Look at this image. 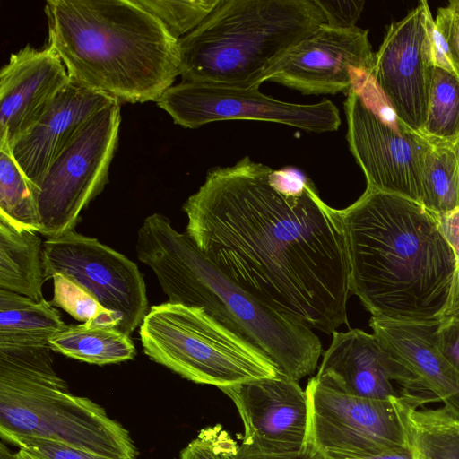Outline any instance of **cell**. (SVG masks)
<instances>
[{
    "label": "cell",
    "mask_w": 459,
    "mask_h": 459,
    "mask_svg": "<svg viewBox=\"0 0 459 459\" xmlns=\"http://www.w3.org/2000/svg\"><path fill=\"white\" fill-rule=\"evenodd\" d=\"M248 156L210 170L183 204L186 234L246 292L303 325L333 333L347 323L350 264L343 223L309 180L277 187Z\"/></svg>",
    "instance_id": "1"
},
{
    "label": "cell",
    "mask_w": 459,
    "mask_h": 459,
    "mask_svg": "<svg viewBox=\"0 0 459 459\" xmlns=\"http://www.w3.org/2000/svg\"><path fill=\"white\" fill-rule=\"evenodd\" d=\"M339 212L351 292L365 308L374 316L402 321L443 317L456 258L437 215L418 202L369 187Z\"/></svg>",
    "instance_id": "2"
},
{
    "label": "cell",
    "mask_w": 459,
    "mask_h": 459,
    "mask_svg": "<svg viewBox=\"0 0 459 459\" xmlns=\"http://www.w3.org/2000/svg\"><path fill=\"white\" fill-rule=\"evenodd\" d=\"M48 42L69 79L119 103L157 101L179 75L178 39L133 0H48Z\"/></svg>",
    "instance_id": "3"
},
{
    "label": "cell",
    "mask_w": 459,
    "mask_h": 459,
    "mask_svg": "<svg viewBox=\"0 0 459 459\" xmlns=\"http://www.w3.org/2000/svg\"><path fill=\"white\" fill-rule=\"evenodd\" d=\"M135 252L153 271L169 302L204 308L297 381L314 373L322 353L314 331L246 292L168 217L156 212L143 221Z\"/></svg>",
    "instance_id": "4"
},
{
    "label": "cell",
    "mask_w": 459,
    "mask_h": 459,
    "mask_svg": "<svg viewBox=\"0 0 459 459\" xmlns=\"http://www.w3.org/2000/svg\"><path fill=\"white\" fill-rule=\"evenodd\" d=\"M325 23L316 0H221L178 39L182 81L261 85L267 72Z\"/></svg>",
    "instance_id": "5"
},
{
    "label": "cell",
    "mask_w": 459,
    "mask_h": 459,
    "mask_svg": "<svg viewBox=\"0 0 459 459\" xmlns=\"http://www.w3.org/2000/svg\"><path fill=\"white\" fill-rule=\"evenodd\" d=\"M144 353L184 378L219 389L282 371L258 348L204 308L154 305L139 330Z\"/></svg>",
    "instance_id": "6"
},
{
    "label": "cell",
    "mask_w": 459,
    "mask_h": 459,
    "mask_svg": "<svg viewBox=\"0 0 459 459\" xmlns=\"http://www.w3.org/2000/svg\"><path fill=\"white\" fill-rule=\"evenodd\" d=\"M0 434L52 440L117 459H135L129 431L65 382L0 381Z\"/></svg>",
    "instance_id": "7"
},
{
    "label": "cell",
    "mask_w": 459,
    "mask_h": 459,
    "mask_svg": "<svg viewBox=\"0 0 459 459\" xmlns=\"http://www.w3.org/2000/svg\"><path fill=\"white\" fill-rule=\"evenodd\" d=\"M305 391L308 424L304 450L312 459H361L408 448L406 406L435 401L411 392L387 400L363 398L345 391L328 374L317 373Z\"/></svg>",
    "instance_id": "8"
},
{
    "label": "cell",
    "mask_w": 459,
    "mask_h": 459,
    "mask_svg": "<svg viewBox=\"0 0 459 459\" xmlns=\"http://www.w3.org/2000/svg\"><path fill=\"white\" fill-rule=\"evenodd\" d=\"M120 121L119 102L92 115L31 182L41 235L54 238L74 230L82 209L101 193L117 148Z\"/></svg>",
    "instance_id": "9"
},
{
    "label": "cell",
    "mask_w": 459,
    "mask_h": 459,
    "mask_svg": "<svg viewBox=\"0 0 459 459\" xmlns=\"http://www.w3.org/2000/svg\"><path fill=\"white\" fill-rule=\"evenodd\" d=\"M344 112L346 138L367 187L421 204L424 160L432 143L401 122L381 92L374 104L354 86Z\"/></svg>",
    "instance_id": "10"
},
{
    "label": "cell",
    "mask_w": 459,
    "mask_h": 459,
    "mask_svg": "<svg viewBox=\"0 0 459 459\" xmlns=\"http://www.w3.org/2000/svg\"><path fill=\"white\" fill-rule=\"evenodd\" d=\"M259 86L181 81L168 88L156 102L175 124L187 128L224 120L273 122L317 134L339 128L340 112L331 100L287 102L264 94Z\"/></svg>",
    "instance_id": "11"
},
{
    "label": "cell",
    "mask_w": 459,
    "mask_h": 459,
    "mask_svg": "<svg viewBox=\"0 0 459 459\" xmlns=\"http://www.w3.org/2000/svg\"><path fill=\"white\" fill-rule=\"evenodd\" d=\"M45 280L56 273L72 278L119 319L127 335L139 326L148 309L143 275L135 263L97 238L74 230L43 242Z\"/></svg>",
    "instance_id": "12"
},
{
    "label": "cell",
    "mask_w": 459,
    "mask_h": 459,
    "mask_svg": "<svg viewBox=\"0 0 459 459\" xmlns=\"http://www.w3.org/2000/svg\"><path fill=\"white\" fill-rule=\"evenodd\" d=\"M429 12L428 2L420 1L387 27L369 73L395 117L420 134L435 70L427 28Z\"/></svg>",
    "instance_id": "13"
},
{
    "label": "cell",
    "mask_w": 459,
    "mask_h": 459,
    "mask_svg": "<svg viewBox=\"0 0 459 459\" xmlns=\"http://www.w3.org/2000/svg\"><path fill=\"white\" fill-rule=\"evenodd\" d=\"M374 56L368 30L323 23L276 63L263 82H277L306 95L348 93L359 74H369Z\"/></svg>",
    "instance_id": "14"
},
{
    "label": "cell",
    "mask_w": 459,
    "mask_h": 459,
    "mask_svg": "<svg viewBox=\"0 0 459 459\" xmlns=\"http://www.w3.org/2000/svg\"><path fill=\"white\" fill-rule=\"evenodd\" d=\"M221 390L232 400L243 421L239 450L263 455L304 451L308 402L297 380L281 372Z\"/></svg>",
    "instance_id": "15"
},
{
    "label": "cell",
    "mask_w": 459,
    "mask_h": 459,
    "mask_svg": "<svg viewBox=\"0 0 459 459\" xmlns=\"http://www.w3.org/2000/svg\"><path fill=\"white\" fill-rule=\"evenodd\" d=\"M317 374H328L345 391L363 398L387 400L411 390L429 394L374 333L359 329L333 333Z\"/></svg>",
    "instance_id": "16"
},
{
    "label": "cell",
    "mask_w": 459,
    "mask_h": 459,
    "mask_svg": "<svg viewBox=\"0 0 459 459\" xmlns=\"http://www.w3.org/2000/svg\"><path fill=\"white\" fill-rule=\"evenodd\" d=\"M69 82L62 60L48 46L27 45L12 54L0 72V146L10 148L23 135Z\"/></svg>",
    "instance_id": "17"
},
{
    "label": "cell",
    "mask_w": 459,
    "mask_h": 459,
    "mask_svg": "<svg viewBox=\"0 0 459 459\" xmlns=\"http://www.w3.org/2000/svg\"><path fill=\"white\" fill-rule=\"evenodd\" d=\"M116 102L70 81L39 119L12 144L13 159L25 176L35 181L92 115Z\"/></svg>",
    "instance_id": "18"
},
{
    "label": "cell",
    "mask_w": 459,
    "mask_h": 459,
    "mask_svg": "<svg viewBox=\"0 0 459 459\" xmlns=\"http://www.w3.org/2000/svg\"><path fill=\"white\" fill-rule=\"evenodd\" d=\"M441 318L402 321L371 316L369 325L379 341L419 377L426 391L459 416V374L435 343Z\"/></svg>",
    "instance_id": "19"
},
{
    "label": "cell",
    "mask_w": 459,
    "mask_h": 459,
    "mask_svg": "<svg viewBox=\"0 0 459 459\" xmlns=\"http://www.w3.org/2000/svg\"><path fill=\"white\" fill-rule=\"evenodd\" d=\"M43 243L36 232L17 229L0 218V289L44 299Z\"/></svg>",
    "instance_id": "20"
},
{
    "label": "cell",
    "mask_w": 459,
    "mask_h": 459,
    "mask_svg": "<svg viewBox=\"0 0 459 459\" xmlns=\"http://www.w3.org/2000/svg\"><path fill=\"white\" fill-rule=\"evenodd\" d=\"M52 351L90 364L106 365L134 359L130 336L115 326L93 322L67 325L48 339Z\"/></svg>",
    "instance_id": "21"
},
{
    "label": "cell",
    "mask_w": 459,
    "mask_h": 459,
    "mask_svg": "<svg viewBox=\"0 0 459 459\" xmlns=\"http://www.w3.org/2000/svg\"><path fill=\"white\" fill-rule=\"evenodd\" d=\"M426 402L409 403L403 413L412 459H459V416L446 406L417 410Z\"/></svg>",
    "instance_id": "22"
},
{
    "label": "cell",
    "mask_w": 459,
    "mask_h": 459,
    "mask_svg": "<svg viewBox=\"0 0 459 459\" xmlns=\"http://www.w3.org/2000/svg\"><path fill=\"white\" fill-rule=\"evenodd\" d=\"M66 326L59 312L45 299L37 302L0 289V340L48 343L51 336Z\"/></svg>",
    "instance_id": "23"
},
{
    "label": "cell",
    "mask_w": 459,
    "mask_h": 459,
    "mask_svg": "<svg viewBox=\"0 0 459 459\" xmlns=\"http://www.w3.org/2000/svg\"><path fill=\"white\" fill-rule=\"evenodd\" d=\"M0 218L17 229L40 231L33 185L6 146H0Z\"/></svg>",
    "instance_id": "24"
},
{
    "label": "cell",
    "mask_w": 459,
    "mask_h": 459,
    "mask_svg": "<svg viewBox=\"0 0 459 459\" xmlns=\"http://www.w3.org/2000/svg\"><path fill=\"white\" fill-rule=\"evenodd\" d=\"M421 204L435 214L459 207V167L449 143H432L425 157Z\"/></svg>",
    "instance_id": "25"
},
{
    "label": "cell",
    "mask_w": 459,
    "mask_h": 459,
    "mask_svg": "<svg viewBox=\"0 0 459 459\" xmlns=\"http://www.w3.org/2000/svg\"><path fill=\"white\" fill-rule=\"evenodd\" d=\"M420 134L431 143H453L459 138V79L435 68L425 123Z\"/></svg>",
    "instance_id": "26"
},
{
    "label": "cell",
    "mask_w": 459,
    "mask_h": 459,
    "mask_svg": "<svg viewBox=\"0 0 459 459\" xmlns=\"http://www.w3.org/2000/svg\"><path fill=\"white\" fill-rule=\"evenodd\" d=\"M54 295L49 301L72 317L83 323L93 322L104 325L118 327V317L106 309L95 296L82 285L63 273L53 277Z\"/></svg>",
    "instance_id": "27"
},
{
    "label": "cell",
    "mask_w": 459,
    "mask_h": 459,
    "mask_svg": "<svg viewBox=\"0 0 459 459\" xmlns=\"http://www.w3.org/2000/svg\"><path fill=\"white\" fill-rule=\"evenodd\" d=\"M133 1L156 17L177 39L194 30L221 2V0Z\"/></svg>",
    "instance_id": "28"
},
{
    "label": "cell",
    "mask_w": 459,
    "mask_h": 459,
    "mask_svg": "<svg viewBox=\"0 0 459 459\" xmlns=\"http://www.w3.org/2000/svg\"><path fill=\"white\" fill-rule=\"evenodd\" d=\"M219 424L203 429L181 452L180 459H229L238 447Z\"/></svg>",
    "instance_id": "29"
},
{
    "label": "cell",
    "mask_w": 459,
    "mask_h": 459,
    "mask_svg": "<svg viewBox=\"0 0 459 459\" xmlns=\"http://www.w3.org/2000/svg\"><path fill=\"white\" fill-rule=\"evenodd\" d=\"M2 439L41 459H117L37 437L0 434Z\"/></svg>",
    "instance_id": "30"
},
{
    "label": "cell",
    "mask_w": 459,
    "mask_h": 459,
    "mask_svg": "<svg viewBox=\"0 0 459 459\" xmlns=\"http://www.w3.org/2000/svg\"><path fill=\"white\" fill-rule=\"evenodd\" d=\"M435 24L459 79V0H451L440 7Z\"/></svg>",
    "instance_id": "31"
},
{
    "label": "cell",
    "mask_w": 459,
    "mask_h": 459,
    "mask_svg": "<svg viewBox=\"0 0 459 459\" xmlns=\"http://www.w3.org/2000/svg\"><path fill=\"white\" fill-rule=\"evenodd\" d=\"M324 16L325 23L335 28H351L363 11L365 1H323L316 0Z\"/></svg>",
    "instance_id": "32"
},
{
    "label": "cell",
    "mask_w": 459,
    "mask_h": 459,
    "mask_svg": "<svg viewBox=\"0 0 459 459\" xmlns=\"http://www.w3.org/2000/svg\"><path fill=\"white\" fill-rule=\"evenodd\" d=\"M435 343L444 359L459 374V318L443 316L436 332Z\"/></svg>",
    "instance_id": "33"
},
{
    "label": "cell",
    "mask_w": 459,
    "mask_h": 459,
    "mask_svg": "<svg viewBox=\"0 0 459 459\" xmlns=\"http://www.w3.org/2000/svg\"><path fill=\"white\" fill-rule=\"evenodd\" d=\"M436 215L439 227L452 247L456 258V273L449 308L459 301V207L447 213Z\"/></svg>",
    "instance_id": "34"
},
{
    "label": "cell",
    "mask_w": 459,
    "mask_h": 459,
    "mask_svg": "<svg viewBox=\"0 0 459 459\" xmlns=\"http://www.w3.org/2000/svg\"><path fill=\"white\" fill-rule=\"evenodd\" d=\"M229 459H312L304 450L299 453H289L279 455H263L250 454L238 449V446L233 451Z\"/></svg>",
    "instance_id": "35"
},
{
    "label": "cell",
    "mask_w": 459,
    "mask_h": 459,
    "mask_svg": "<svg viewBox=\"0 0 459 459\" xmlns=\"http://www.w3.org/2000/svg\"><path fill=\"white\" fill-rule=\"evenodd\" d=\"M361 459H412V454L411 448L408 447Z\"/></svg>",
    "instance_id": "36"
},
{
    "label": "cell",
    "mask_w": 459,
    "mask_h": 459,
    "mask_svg": "<svg viewBox=\"0 0 459 459\" xmlns=\"http://www.w3.org/2000/svg\"><path fill=\"white\" fill-rule=\"evenodd\" d=\"M0 459H15V453H13L4 443L0 444Z\"/></svg>",
    "instance_id": "37"
},
{
    "label": "cell",
    "mask_w": 459,
    "mask_h": 459,
    "mask_svg": "<svg viewBox=\"0 0 459 459\" xmlns=\"http://www.w3.org/2000/svg\"><path fill=\"white\" fill-rule=\"evenodd\" d=\"M15 459H41L30 452L24 449H19L17 453H15Z\"/></svg>",
    "instance_id": "38"
},
{
    "label": "cell",
    "mask_w": 459,
    "mask_h": 459,
    "mask_svg": "<svg viewBox=\"0 0 459 459\" xmlns=\"http://www.w3.org/2000/svg\"><path fill=\"white\" fill-rule=\"evenodd\" d=\"M443 316H454L459 318V301L451 306L444 314Z\"/></svg>",
    "instance_id": "39"
},
{
    "label": "cell",
    "mask_w": 459,
    "mask_h": 459,
    "mask_svg": "<svg viewBox=\"0 0 459 459\" xmlns=\"http://www.w3.org/2000/svg\"><path fill=\"white\" fill-rule=\"evenodd\" d=\"M451 147H452V149L454 151V153L455 155L456 161H457V164H458V167H459V138L455 142L451 143Z\"/></svg>",
    "instance_id": "40"
}]
</instances>
